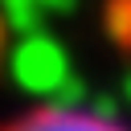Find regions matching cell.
Returning a JSON list of instances; mask_svg holds the SVG:
<instances>
[{"label":"cell","mask_w":131,"mask_h":131,"mask_svg":"<svg viewBox=\"0 0 131 131\" xmlns=\"http://www.w3.org/2000/svg\"><path fill=\"white\" fill-rule=\"evenodd\" d=\"M0 131H131L119 115L70 98H41L0 119Z\"/></svg>","instance_id":"6da1fadb"}]
</instances>
